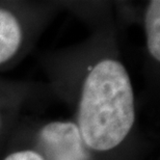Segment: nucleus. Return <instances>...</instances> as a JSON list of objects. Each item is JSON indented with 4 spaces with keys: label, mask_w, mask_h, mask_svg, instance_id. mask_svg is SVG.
Returning a JSON list of instances; mask_svg holds the SVG:
<instances>
[{
    "label": "nucleus",
    "mask_w": 160,
    "mask_h": 160,
    "mask_svg": "<svg viewBox=\"0 0 160 160\" xmlns=\"http://www.w3.org/2000/svg\"><path fill=\"white\" fill-rule=\"evenodd\" d=\"M135 121L132 83L116 59L99 62L86 76L78 107V129L85 147L105 152L130 133Z\"/></svg>",
    "instance_id": "1"
},
{
    "label": "nucleus",
    "mask_w": 160,
    "mask_h": 160,
    "mask_svg": "<svg viewBox=\"0 0 160 160\" xmlns=\"http://www.w3.org/2000/svg\"><path fill=\"white\" fill-rule=\"evenodd\" d=\"M40 140L49 160H88L76 124L52 122L42 128Z\"/></svg>",
    "instance_id": "2"
},
{
    "label": "nucleus",
    "mask_w": 160,
    "mask_h": 160,
    "mask_svg": "<svg viewBox=\"0 0 160 160\" xmlns=\"http://www.w3.org/2000/svg\"><path fill=\"white\" fill-rule=\"evenodd\" d=\"M22 43V28L18 19L0 8V65L17 53Z\"/></svg>",
    "instance_id": "3"
},
{
    "label": "nucleus",
    "mask_w": 160,
    "mask_h": 160,
    "mask_svg": "<svg viewBox=\"0 0 160 160\" xmlns=\"http://www.w3.org/2000/svg\"><path fill=\"white\" fill-rule=\"evenodd\" d=\"M147 46L155 60H160V1H150L145 14Z\"/></svg>",
    "instance_id": "4"
},
{
    "label": "nucleus",
    "mask_w": 160,
    "mask_h": 160,
    "mask_svg": "<svg viewBox=\"0 0 160 160\" xmlns=\"http://www.w3.org/2000/svg\"><path fill=\"white\" fill-rule=\"evenodd\" d=\"M3 160H45L39 153L31 151V150H23V151H17L9 154L8 157Z\"/></svg>",
    "instance_id": "5"
}]
</instances>
